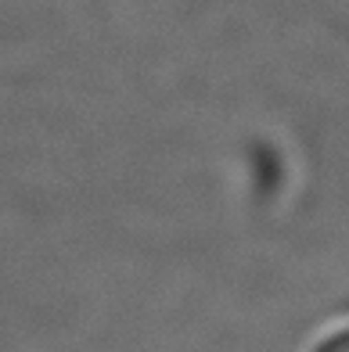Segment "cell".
<instances>
[{
    "instance_id": "obj_1",
    "label": "cell",
    "mask_w": 349,
    "mask_h": 352,
    "mask_svg": "<svg viewBox=\"0 0 349 352\" xmlns=\"http://www.w3.org/2000/svg\"><path fill=\"white\" fill-rule=\"evenodd\" d=\"M313 352H349V324H342L331 334H324V338L313 345Z\"/></svg>"
}]
</instances>
